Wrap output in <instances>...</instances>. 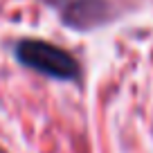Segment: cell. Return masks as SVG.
<instances>
[{"mask_svg":"<svg viewBox=\"0 0 153 153\" xmlns=\"http://www.w3.org/2000/svg\"><path fill=\"white\" fill-rule=\"evenodd\" d=\"M16 59L23 65L41 72L45 76H52L59 81H76L81 76V68L68 50L59 48L48 41L38 38H23L16 43Z\"/></svg>","mask_w":153,"mask_h":153,"instance_id":"obj_1","label":"cell"},{"mask_svg":"<svg viewBox=\"0 0 153 153\" xmlns=\"http://www.w3.org/2000/svg\"><path fill=\"white\" fill-rule=\"evenodd\" d=\"M106 0H65L61 2V16L68 25L76 29H88L106 18Z\"/></svg>","mask_w":153,"mask_h":153,"instance_id":"obj_2","label":"cell"}]
</instances>
